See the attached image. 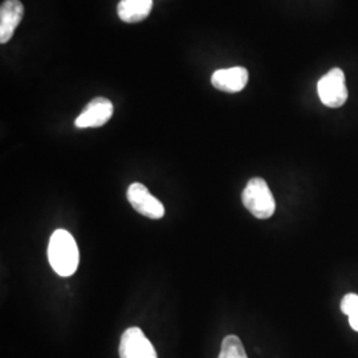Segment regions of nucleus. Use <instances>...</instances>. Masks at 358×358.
I'll return each instance as SVG.
<instances>
[{"label": "nucleus", "instance_id": "nucleus-1", "mask_svg": "<svg viewBox=\"0 0 358 358\" xmlns=\"http://www.w3.org/2000/svg\"><path fill=\"white\" fill-rule=\"evenodd\" d=\"M48 260L53 271L63 278H69L76 272L80 254L75 238L65 230H56L48 244Z\"/></svg>", "mask_w": 358, "mask_h": 358}, {"label": "nucleus", "instance_id": "nucleus-2", "mask_svg": "<svg viewBox=\"0 0 358 358\" xmlns=\"http://www.w3.org/2000/svg\"><path fill=\"white\" fill-rule=\"evenodd\" d=\"M243 205L257 219H268L276 210V203L267 182L263 178L248 180L242 194Z\"/></svg>", "mask_w": 358, "mask_h": 358}, {"label": "nucleus", "instance_id": "nucleus-3", "mask_svg": "<svg viewBox=\"0 0 358 358\" xmlns=\"http://www.w3.org/2000/svg\"><path fill=\"white\" fill-rule=\"evenodd\" d=\"M317 92L321 103L328 108H340L348 100L345 76L340 68H333L321 77L317 84Z\"/></svg>", "mask_w": 358, "mask_h": 358}, {"label": "nucleus", "instance_id": "nucleus-4", "mask_svg": "<svg viewBox=\"0 0 358 358\" xmlns=\"http://www.w3.org/2000/svg\"><path fill=\"white\" fill-rule=\"evenodd\" d=\"M127 196L131 207L143 217L150 219H161L165 217V206L149 192V189L145 185L138 182L131 183L129 186Z\"/></svg>", "mask_w": 358, "mask_h": 358}, {"label": "nucleus", "instance_id": "nucleus-5", "mask_svg": "<svg viewBox=\"0 0 358 358\" xmlns=\"http://www.w3.org/2000/svg\"><path fill=\"white\" fill-rule=\"evenodd\" d=\"M120 358H158L150 340L137 327L128 328L121 336Z\"/></svg>", "mask_w": 358, "mask_h": 358}, {"label": "nucleus", "instance_id": "nucleus-6", "mask_svg": "<svg viewBox=\"0 0 358 358\" xmlns=\"http://www.w3.org/2000/svg\"><path fill=\"white\" fill-rule=\"evenodd\" d=\"M112 115L113 103L105 97H96L77 117L75 125L78 129L100 128L112 118Z\"/></svg>", "mask_w": 358, "mask_h": 358}, {"label": "nucleus", "instance_id": "nucleus-7", "mask_svg": "<svg viewBox=\"0 0 358 358\" xmlns=\"http://www.w3.org/2000/svg\"><path fill=\"white\" fill-rule=\"evenodd\" d=\"M247 83H248V71L243 66L219 69L215 71L211 76L213 87L226 93H238L244 90Z\"/></svg>", "mask_w": 358, "mask_h": 358}, {"label": "nucleus", "instance_id": "nucleus-8", "mask_svg": "<svg viewBox=\"0 0 358 358\" xmlns=\"http://www.w3.org/2000/svg\"><path fill=\"white\" fill-rule=\"evenodd\" d=\"M24 7L20 0H6L0 7V43H8L15 34L16 27L23 19Z\"/></svg>", "mask_w": 358, "mask_h": 358}, {"label": "nucleus", "instance_id": "nucleus-9", "mask_svg": "<svg viewBox=\"0 0 358 358\" xmlns=\"http://www.w3.org/2000/svg\"><path fill=\"white\" fill-rule=\"evenodd\" d=\"M154 0H120L117 6L118 17L125 23L145 20L153 8Z\"/></svg>", "mask_w": 358, "mask_h": 358}, {"label": "nucleus", "instance_id": "nucleus-10", "mask_svg": "<svg viewBox=\"0 0 358 358\" xmlns=\"http://www.w3.org/2000/svg\"><path fill=\"white\" fill-rule=\"evenodd\" d=\"M217 358H248L245 349H244L243 343L238 336L230 334L227 336L222 346H220V353Z\"/></svg>", "mask_w": 358, "mask_h": 358}, {"label": "nucleus", "instance_id": "nucleus-11", "mask_svg": "<svg viewBox=\"0 0 358 358\" xmlns=\"http://www.w3.org/2000/svg\"><path fill=\"white\" fill-rule=\"evenodd\" d=\"M341 310L349 317L350 327L358 332V294H345L341 301Z\"/></svg>", "mask_w": 358, "mask_h": 358}]
</instances>
